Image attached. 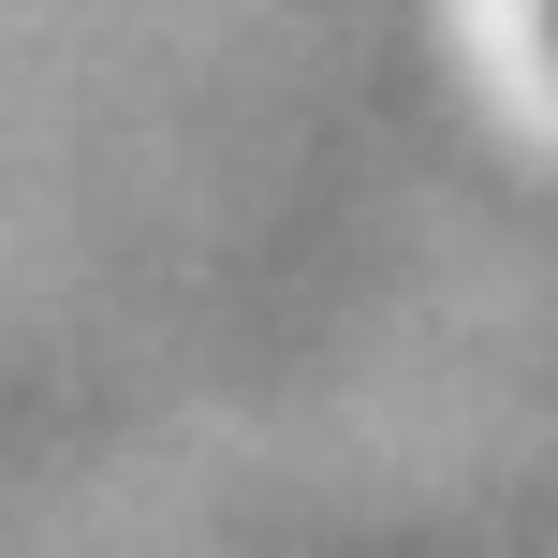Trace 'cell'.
<instances>
[{
	"mask_svg": "<svg viewBox=\"0 0 558 558\" xmlns=\"http://www.w3.org/2000/svg\"><path fill=\"white\" fill-rule=\"evenodd\" d=\"M544 15H558V0H544Z\"/></svg>",
	"mask_w": 558,
	"mask_h": 558,
	"instance_id": "obj_1",
	"label": "cell"
}]
</instances>
